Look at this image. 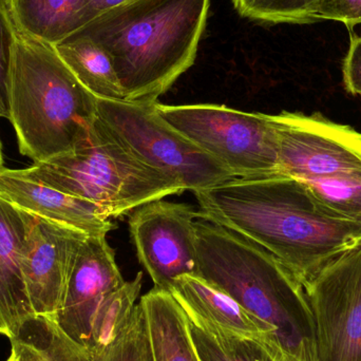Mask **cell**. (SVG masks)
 I'll use <instances>...</instances> for the list:
<instances>
[{"label": "cell", "instance_id": "1", "mask_svg": "<svg viewBox=\"0 0 361 361\" xmlns=\"http://www.w3.org/2000/svg\"><path fill=\"white\" fill-rule=\"evenodd\" d=\"M195 195L197 218L269 250L303 288L361 239V221L329 209L305 183L283 173L235 178Z\"/></svg>", "mask_w": 361, "mask_h": 361}, {"label": "cell", "instance_id": "2", "mask_svg": "<svg viewBox=\"0 0 361 361\" xmlns=\"http://www.w3.org/2000/svg\"><path fill=\"white\" fill-rule=\"evenodd\" d=\"M210 0H133L74 33L104 49L125 101L156 103L197 57Z\"/></svg>", "mask_w": 361, "mask_h": 361}, {"label": "cell", "instance_id": "3", "mask_svg": "<svg viewBox=\"0 0 361 361\" xmlns=\"http://www.w3.org/2000/svg\"><path fill=\"white\" fill-rule=\"evenodd\" d=\"M197 276L264 322L278 347L315 361V324L305 288L269 250L216 223L197 219Z\"/></svg>", "mask_w": 361, "mask_h": 361}, {"label": "cell", "instance_id": "4", "mask_svg": "<svg viewBox=\"0 0 361 361\" xmlns=\"http://www.w3.org/2000/svg\"><path fill=\"white\" fill-rule=\"evenodd\" d=\"M8 118L19 152L33 163L84 145L97 118V99L70 71L54 47L18 32L6 85Z\"/></svg>", "mask_w": 361, "mask_h": 361}, {"label": "cell", "instance_id": "5", "mask_svg": "<svg viewBox=\"0 0 361 361\" xmlns=\"http://www.w3.org/2000/svg\"><path fill=\"white\" fill-rule=\"evenodd\" d=\"M20 171L30 179L97 204L114 219L185 191L179 183L140 161L99 116L84 145Z\"/></svg>", "mask_w": 361, "mask_h": 361}, {"label": "cell", "instance_id": "6", "mask_svg": "<svg viewBox=\"0 0 361 361\" xmlns=\"http://www.w3.org/2000/svg\"><path fill=\"white\" fill-rule=\"evenodd\" d=\"M163 118L235 178L280 173L277 137L269 114L224 105L156 104Z\"/></svg>", "mask_w": 361, "mask_h": 361}, {"label": "cell", "instance_id": "7", "mask_svg": "<svg viewBox=\"0 0 361 361\" xmlns=\"http://www.w3.org/2000/svg\"><path fill=\"white\" fill-rule=\"evenodd\" d=\"M156 104L97 99V116L140 161L179 183L184 190L197 192L235 179L169 125Z\"/></svg>", "mask_w": 361, "mask_h": 361}, {"label": "cell", "instance_id": "8", "mask_svg": "<svg viewBox=\"0 0 361 361\" xmlns=\"http://www.w3.org/2000/svg\"><path fill=\"white\" fill-rule=\"evenodd\" d=\"M277 137L280 173L301 182L361 180V133L319 114H269Z\"/></svg>", "mask_w": 361, "mask_h": 361}, {"label": "cell", "instance_id": "9", "mask_svg": "<svg viewBox=\"0 0 361 361\" xmlns=\"http://www.w3.org/2000/svg\"><path fill=\"white\" fill-rule=\"evenodd\" d=\"M315 361H361V239L305 286Z\"/></svg>", "mask_w": 361, "mask_h": 361}, {"label": "cell", "instance_id": "10", "mask_svg": "<svg viewBox=\"0 0 361 361\" xmlns=\"http://www.w3.org/2000/svg\"><path fill=\"white\" fill-rule=\"evenodd\" d=\"M197 212L187 204L157 200L129 219L137 258L154 288L169 292L180 276L197 275Z\"/></svg>", "mask_w": 361, "mask_h": 361}, {"label": "cell", "instance_id": "11", "mask_svg": "<svg viewBox=\"0 0 361 361\" xmlns=\"http://www.w3.org/2000/svg\"><path fill=\"white\" fill-rule=\"evenodd\" d=\"M88 233L34 214L21 260L34 315L54 317Z\"/></svg>", "mask_w": 361, "mask_h": 361}, {"label": "cell", "instance_id": "12", "mask_svg": "<svg viewBox=\"0 0 361 361\" xmlns=\"http://www.w3.org/2000/svg\"><path fill=\"white\" fill-rule=\"evenodd\" d=\"M106 237L89 235L82 244L53 317L65 334L89 352L95 312L110 293L125 283Z\"/></svg>", "mask_w": 361, "mask_h": 361}, {"label": "cell", "instance_id": "13", "mask_svg": "<svg viewBox=\"0 0 361 361\" xmlns=\"http://www.w3.org/2000/svg\"><path fill=\"white\" fill-rule=\"evenodd\" d=\"M0 195L35 216L63 223L88 235H107L116 227L101 206L30 179L20 169L0 167Z\"/></svg>", "mask_w": 361, "mask_h": 361}, {"label": "cell", "instance_id": "14", "mask_svg": "<svg viewBox=\"0 0 361 361\" xmlns=\"http://www.w3.org/2000/svg\"><path fill=\"white\" fill-rule=\"evenodd\" d=\"M34 214L0 195V328L10 337L34 315L21 271Z\"/></svg>", "mask_w": 361, "mask_h": 361}, {"label": "cell", "instance_id": "15", "mask_svg": "<svg viewBox=\"0 0 361 361\" xmlns=\"http://www.w3.org/2000/svg\"><path fill=\"white\" fill-rule=\"evenodd\" d=\"M169 293L185 311L195 314L228 334L255 341H274V333L269 326L200 276H180Z\"/></svg>", "mask_w": 361, "mask_h": 361}, {"label": "cell", "instance_id": "16", "mask_svg": "<svg viewBox=\"0 0 361 361\" xmlns=\"http://www.w3.org/2000/svg\"><path fill=\"white\" fill-rule=\"evenodd\" d=\"M154 361H201L184 310L167 290L154 288L140 300Z\"/></svg>", "mask_w": 361, "mask_h": 361}, {"label": "cell", "instance_id": "17", "mask_svg": "<svg viewBox=\"0 0 361 361\" xmlns=\"http://www.w3.org/2000/svg\"><path fill=\"white\" fill-rule=\"evenodd\" d=\"M89 0H6L17 31L55 46L78 30Z\"/></svg>", "mask_w": 361, "mask_h": 361}, {"label": "cell", "instance_id": "18", "mask_svg": "<svg viewBox=\"0 0 361 361\" xmlns=\"http://www.w3.org/2000/svg\"><path fill=\"white\" fill-rule=\"evenodd\" d=\"M53 47L80 84L97 99L125 101L111 59L102 47L78 33Z\"/></svg>", "mask_w": 361, "mask_h": 361}, {"label": "cell", "instance_id": "19", "mask_svg": "<svg viewBox=\"0 0 361 361\" xmlns=\"http://www.w3.org/2000/svg\"><path fill=\"white\" fill-rule=\"evenodd\" d=\"M8 339L23 361H97L48 316H31Z\"/></svg>", "mask_w": 361, "mask_h": 361}, {"label": "cell", "instance_id": "20", "mask_svg": "<svg viewBox=\"0 0 361 361\" xmlns=\"http://www.w3.org/2000/svg\"><path fill=\"white\" fill-rule=\"evenodd\" d=\"M185 314L201 361H274L260 341L228 334L191 312Z\"/></svg>", "mask_w": 361, "mask_h": 361}, {"label": "cell", "instance_id": "21", "mask_svg": "<svg viewBox=\"0 0 361 361\" xmlns=\"http://www.w3.org/2000/svg\"><path fill=\"white\" fill-rule=\"evenodd\" d=\"M143 282V274L125 281L121 288L110 293L95 312L91 326L90 352L95 360L104 353L123 330L137 307Z\"/></svg>", "mask_w": 361, "mask_h": 361}, {"label": "cell", "instance_id": "22", "mask_svg": "<svg viewBox=\"0 0 361 361\" xmlns=\"http://www.w3.org/2000/svg\"><path fill=\"white\" fill-rule=\"evenodd\" d=\"M235 10L252 20L271 23H316L320 0H233Z\"/></svg>", "mask_w": 361, "mask_h": 361}, {"label": "cell", "instance_id": "23", "mask_svg": "<svg viewBox=\"0 0 361 361\" xmlns=\"http://www.w3.org/2000/svg\"><path fill=\"white\" fill-rule=\"evenodd\" d=\"M97 361H154L141 303H137L126 326Z\"/></svg>", "mask_w": 361, "mask_h": 361}, {"label": "cell", "instance_id": "24", "mask_svg": "<svg viewBox=\"0 0 361 361\" xmlns=\"http://www.w3.org/2000/svg\"><path fill=\"white\" fill-rule=\"evenodd\" d=\"M303 183L329 209L343 218L361 221V180L322 179Z\"/></svg>", "mask_w": 361, "mask_h": 361}, {"label": "cell", "instance_id": "25", "mask_svg": "<svg viewBox=\"0 0 361 361\" xmlns=\"http://www.w3.org/2000/svg\"><path fill=\"white\" fill-rule=\"evenodd\" d=\"M315 18L341 21L352 30L361 23V0H320Z\"/></svg>", "mask_w": 361, "mask_h": 361}, {"label": "cell", "instance_id": "26", "mask_svg": "<svg viewBox=\"0 0 361 361\" xmlns=\"http://www.w3.org/2000/svg\"><path fill=\"white\" fill-rule=\"evenodd\" d=\"M16 25L8 12L6 0H0V97L6 103V85L12 47L16 39Z\"/></svg>", "mask_w": 361, "mask_h": 361}, {"label": "cell", "instance_id": "27", "mask_svg": "<svg viewBox=\"0 0 361 361\" xmlns=\"http://www.w3.org/2000/svg\"><path fill=\"white\" fill-rule=\"evenodd\" d=\"M343 73L348 92L361 97V35H352L343 61Z\"/></svg>", "mask_w": 361, "mask_h": 361}, {"label": "cell", "instance_id": "28", "mask_svg": "<svg viewBox=\"0 0 361 361\" xmlns=\"http://www.w3.org/2000/svg\"><path fill=\"white\" fill-rule=\"evenodd\" d=\"M130 1L133 0H89L86 8L82 10L80 19H78V30L97 18L102 13Z\"/></svg>", "mask_w": 361, "mask_h": 361}, {"label": "cell", "instance_id": "29", "mask_svg": "<svg viewBox=\"0 0 361 361\" xmlns=\"http://www.w3.org/2000/svg\"><path fill=\"white\" fill-rule=\"evenodd\" d=\"M259 341L267 349L274 361H300L295 356L288 354V352L283 351L281 348L278 347L275 343H269V341Z\"/></svg>", "mask_w": 361, "mask_h": 361}, {"label": "cell", "instance_id": "30", "mask_svg": "<svg viewBox=\"0 0 361 361\" xmlns=\"http://www.w3.org/2000/svg\"><path fill=\"white\" fill-rule=\"evenodd\" d=\"M0 118H8V110L4 99L0 97Z\"/></svg>", "mask_w": 361, "mask_h": 361}, {"label": "cell", "instance_id": "31", "mask_svg": "<svg viewBox=\"0 0 361 361\" xmlns=\"http://www.w3.org/2000/svg\"><path fill=\"white\" fill-rule=\"evenodd\" d=\"M6 361H23V360H21L20 356H19V354L17 353L16 351L11 350V355L8 356V360Z\"/></svg>", "mask_w": 361, "mask_h": 361}, {"label": "cell", "instance_id": "32", "mask_svg": "<svg viewBox=\"0 0 361 361\" xmlns=\"http://www.w3.org/2000/svg\"><path fill=\"white\" fill-rule=\"evenodd\" d=\"M4 166V157H2V146L0 142V167Z\"/></svg>", "mask_w": 361, "mask_h": 361}, {"label": "cell", "instance_id": "33", "mask_svg": "<svg viewBox=\"0 0 361 361\" xmlns=\"http://www.w3.org/2000/svg\"><path fill=\"white\" fill-rule=\"evenodd\" d=\"M0 334L4 335V331H2L1 328H0Z\"/></svg>", "mask_w": 361, "mask_h": 361}]
</instances>
